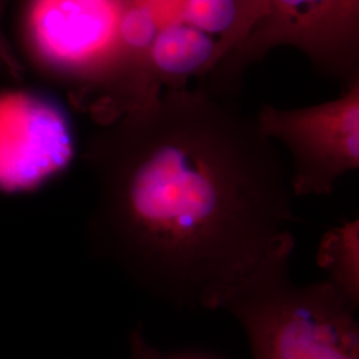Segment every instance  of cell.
Wrapping results in <instances>:
<instances>
[{
  "label": "cell",
  "mask_w": 359,
  "mask_h": 359,
  "mask_svg": "<svg viewBox=\"0 0 359 359\" xmlns=\"http://www.w3.org/2000/svg\"><path fill=\"white\" fill-rule=\"evenodd\" d=\"M84 158L97 185L92 249L172 306L218 310L292 233L277 144L233 99L164 92L102 127Z\"/></svg>",
  "instance_id": "cell-1"
},
{
  "label": "cell",
  "mask_w": 359,
  "mask_h": 359,
  "mask_svg": "<svg viewBox=\"0 0 359 359\" xmlns=\"http://www.w3.org/2000/svg\"><path fill=\"white\" fill-rule=\"evenodd\" d=\"M118 52L93 120L105 127L164 92L205 88L266 15V0H121Z\"/></svg>",
  "instance_id": "cell-2"
},
{
  "label": "cell",
  "mask_w": 359,
  "mask_h": 359,
  "mask_svg": "<svg viewBox=\"0 0 359 359\" xmlns=\"http://www.w3.org/2000/svg\"><path fill=\"white\" fill-rule=\"evenodd\" d=\"M293 233L285 236L224 298L252 359H359L354 308L330 283L290 277Z\"/></svg>",
  "instance_id": "cell-3"
},
{
  "label": "cell",
  "mask_w": 359,
  "mask_h": 359,
  "mask_svg": "<svg viewBox=\"0 0 359 359\" xmlns=\"http://www.w3.org/2000/svg\"><path fill=\"white\" fill-rule=\"evenodd\" d=\"M277 47L302 52L341 90L359 81V0H266V15L205 90L234 99L250 65Z\"/></svg>",
  "instance_id": "cell-4"
},
{
  "label": "cell",
  "mask_w": 359,
  "mask_h": 359,
  "mask_svg": "<svg viewBox=\"0 0 359 359\" xmlns=\"http://www.w3.org/2000/svg\"><path fill=\"white\" fill-rule=\"evenodd\" d=\"M121 0H31L28 39L39 63L93 117L118 52Z\"/></svg>",
  "instance_id": "cell-5"
},
{
  "label": "cell",
  "mask_w": 359,
  "mask_h": 359,
  "mask_svg": "<svg viewBox=\"0 0 359 359\" xmlns=\"http://www.w3.org/2000/svg\"><path fill=\"white\" fill-rule=\"evenodd\" d=\"M255 118L259 130L290 154L293 196H329L358 169L359 81L326 103L295 109L266 104Z\"/></svg>",
  "instance_id": "cell-6"
},
{
  "label": "cell",
  "mask_w": 359,
  "mask_h": 359,
  "mask_svg": "<svg viewBox=\"0 0 359 359\" xmlns=\"http://www.w3.org/2000/svg\"><path fill=\"white\" fill-rule=\"evenodd\" d=\"M65 109L29 90L0 92V191H35L63 173L75 157Z\"/></svg>",
  "instance_id": "cell-7"
},
{
  "label": "cell",
  "mask_w": 359,
  "mask_h": 359,
  "mask_svg": "<svg viewBox=\"0 0 359 359\" xmlns=\"http://www.w3.org/2000/svg\"><path fill=\"white\" fill-rule=\"evenodd\" d=\"M317 262L326 271V283L351 304L359 306V221L345 219L326 231L317 252Z\"/></svg>",
  "instance_id": "cell-8"
},
{
  "label": "cell",
  "mask_w": 359,
  "mask_h": 359,
  "mask_svg": "<svg viewBox=\"0 0 359 359\" xmlns=\"http://www.w3.org/2000/svg\"><path fill=\"white\" fill-rule=\"evenodd\" d=\"M7 3L8 0H0V75L13 80H20L23 76V68L15 56L8 39L6 38L3 31V16L6 13Z\"/></svg>",
  "instance_id": "cell-9"
},
{
  "label": "cell",
  "mask_w": 359,
  "mask_h": 359,
  "mask_svg": "<svg viewBox=\"0 0 359 359\" xmlns=\"http://www.w3.org/2000/svg\"><path fill=\"white\" fill-rule=\"evenodd\" d=\"M160 353L154 348L142 334V327L133 330L130 335V354L129 359H158Z\"/></svg>",
  "instance_id": "cell-10"
},
{
  "label": "cell",
  "mask_w": 359,
  "mask_h": 359,
  "mask_svg": "<svg viewBox=\"0 0 359 359\" xmlns=\"http://www.w3.org/2000/svg\"><path fill=\"white\" fill-rule=\"evenodd\" d=\"M158 359H208L203 358V357H194V355H179V357H169V358H164L163 355H160Z\"/></svg>",
  "instance_id": "cell-11"
}]
</instances>
